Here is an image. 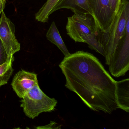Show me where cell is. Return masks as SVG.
Listing matches in <instances>:
<instances>
[{
	"instance_id": "6da1fadb",
	"label": "cell",
	"mask_w": 129,
	"mask_h": 129,
	"mask_svg": "<svg viewBox=\"0 0 129 129\" xmlns=\"http://www.w3.org/2000/svg\"><path fill=\"white\" fill-rule=\"evenodd\" d=\"M59 67L66 79V87L91 110L111 114L118 108L116 81L93 54L78 51L65 56Z\"/></svg>"
},
{
	"instance_id": "7a4b0ae2",
	"label": "cell",
	"mask_w": 129,
	"mask_h": 129,
	"mask_svg": "<svg viewBox=\"0 0 129 129\" xmlns=\"http://www.w3.org/2000/svg\"><path fill=\"white\" fill-rule=\"evenodd\" d=\"M66 28L67 35L75 42L86 43L89 48L105 56L104 50L97 40L99 28L92 15L74 14L68 17Z\"/></svg>"
},
{
	"instance_id": "3957f363",
	"label": "cell",
	"mask_w": 129,
	"mask_h": 129,
	"mask_svg": "<svg viewBox=\"0 0 129 129\" xmlns=\"http://www.w3.org/2000/svg\"><path fill=\"white\" fill-rule=\"evenodd\" d=\"M129 18V0H122L121 6L110 26L104 31L98 30L97 38L105 52V62L109 65L112 54L125 31Z\"/></svg>"
},
{
	"instance_id": "277c9868",
	"label": "cell",
	"mask_w": 129,
	"mask_h": 129,
	"mask_svg": "<svg viewBox=\"0 0 129 129\" xmlns=\"http://www.w3.org/2000/svg\"><path fill=\"white\" fill-rule=\"evenodd\" d=\"M21 107L25 115L34 119L43 112H51L55 109L58 102L50 98L41 90L37 84L30 90L22 98Z\"/></svg>"
},
{
	"instance_id": "5b68a950",
	"label": "cell",
	"mask_w": 129,
	"mask_h": 129,
	"mask_svg": "<svg viewBox=\"0 0 129 129\" xmlns=\"http://www.w3.org/2000/svg\"><path fill=\"white\" fill-rule=\"evenodd\" d=\"M109 71L116 77L124 75L129 69V18L127 19L125 31L112 54Z\"/></svg>"
},
{
	"instance_id": "8992f818",
	"label": "cell",
	"mask_w": 129,
	"mask_h": 129,
	"mask_svg": "<svg viewBox=\"0 0 129 129\" xmlns=\"http://www.w3.org/2000/svg\"><path fill=\"white\" fill-rule=\"evenodd\" d=\"M99 30L104 31L112 23L115 14L112 10L109 0H87Z\"/></svg>"
},
{
	"instance_id": "52a82bcc",
	"label": "cell",
	"mask_w": 129,
	"mask_h": 129,
	"mask_svg": "<svg viewBox=\"0 0 129 129\" xmlns=\"http://www.w3.org/2000/svg\"><path fill=\"white\" fill-rule=\"evenodd\" d=\"M15 25L3 10L0 18V40L9 56L21 49V45L15 35Z\"/></svg>"
},
{
	"instance_id": "ba28073f",
	"label": "cell",
	"mask_w": 129,
	"mask_h": 129,
	"mask_svg": "<svg viewBox=\"0 0 129 129\" xmlns=\"http://www.w3.org/2000/svg\"><path fill=\"white\" fill-rule=\"evenodd\" d=\"M38 84L36 74L21 69L15 75L11 85L18 96L22 99L30 89Z\"/></svg>"
},
{
	"instance_id": "9c48e42d",
	"label": "cell",
	"mask_w": 129,
	"mask_h": 129,
	"mask_svg": "<svg viewBox=\"0 0 129 129\" xmlns=\"http://www.w3.org/2000/svg\"><path fill=\"white\" fill-rule=\"evenodd\" d=\"M68 9L74 14L81 15L92 13L89 8L87 0H60L53 10V13L61 9Z\"/></svg>"
},
{
	"instance_id": "30bf717a",
	"label": "cell",
	"mask_w": 129,
	"mask_h": 129,
	"mask_svg": "<svg viewBox=\"0 0 129 129\" xmlns=\"http://www.w3.org/2000/svg\"><path fill=\"white\" fill-rule=\"evenodd\" d=\"M115 97L118 108L129 112V78L116 81Z\"/></svg>"
},
{
	"instance_id": "8fae6325",
	"label": "cell",
	"mask_w": 129,
	"mask_h": 129,
	"mask_svg": "<svg viewBox=\"0 0 129 129\" xmlns=\"http://www.w3.org/2000/svg\"><path fill=\"white\" fill-rule=\"evenodd\" d=\"M47 38L52 43L55 45L65 57L71 55L64 43L55 22H52L46 35Z\"/></svg>"
},
{
	"instance_id": "7c38bea8",
	"label": "cell",
	"mask_w": 129,
	"mask_h": 129,
	"mask_svg": "<svg viewBox=\"0 0 129 129\" xmlns=\"http://www.w3.org/2000/svg\"><path fill=\"white\" fill-rule=\"evenodd\" d=\"M60 0H47L35 15V19L40 22H48L49 17Z\"/></svg>"
},
{
	"instance_id": "4fadbf2b",
	"label": "cell",
	"mask_w": 129,
	"mask_h": 129,
	"mask_svg": "<svg viewBox=\"0 0 129 129\" xmlns=\"http://www.w3.org/2000/svg\"><path fill=\"white\" fill-rule=\"evenodd\" d=\"M13 55L11 56L9 60L0 65V87L7 84L13 73L12 64L14 60Z\"/></svg>"
},
{
	"instance_id": "5bb4252c",
	"label": "cell",
	"mask_w": 129,
	"mask_h": 129,
	"mask_svg": "<svg viewBox=\"0 0 129 129\" xmlns=\"http://www.w3.org/2000/svg\"><path fill=\"white\" fill-rule=\"evenodd\" d=\"M10 56H8L1 40H0V65L6 62Z\"/></svg>"
},
{
	"instance_id": "9a60e30c",
	"label": "cell",
	"mask_w": 129,
	"mask_h": 129,
	"mask_svg": "<svg viewBox=\"0 0 129 129\" xmlns=\"http://www.w3.org/2000/svg\"><path fill=\"white\" fill-rule=\"evenodd\" d=\"M111 9L116 15L119 10L122 3V0H109Z\"/></svg>"
},
{
	"instance_id": "2e32d148",
	"label": "cell",
	"mask_w": 129,
	"mask_h": 129,
	"mask_svg": "<svg viewBox=\"0 0 129 129\" xmlns=\"http://www.w3.org/2000/svg\"><path fill=\"white\" fill-rule=\"evenodd\" d=\"M7 0H0V15L5 7Z\"/></svg>"
}]
</instances>
